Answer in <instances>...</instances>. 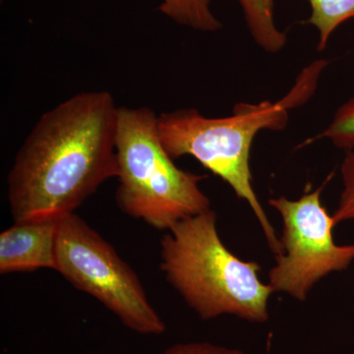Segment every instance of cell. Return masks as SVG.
I'll use <instances>...</instances> for the list:
<instances>
[{"mask_svg": "<svg viewBox=\"0 0 354 354\" xmlns=\"http://www.w3.org/2000/svg\"><path fill=\"white\" fill-rule=\"evenodd\" d=\"M118 106L106 91L58 104L32 128L7 177L14 221L75 212L118 176Z\"/></svg>", "mask_w": 354, "mask_h": 354, "instance_id": "cell-1", "label": "cell"}, {"mask_svg": "<svg viewBox=\"0 0 354 354\" xmlns=\"http://www.w3.org/2000/svg\"><path fill=\"white\" fill-rule=\"evenodd\" d=\"M327 65L326 60H317L302 70L290 92L279 101L239 102L227 118H207L195 109H176L158 116V136L169 157L174 160L191 156L227 183L250 206L276 256L281 255L283 248L254 191L251 146L262 130L279 131L288 127L290 111L309 101Z\"/></svg>", "mask_w": 354, "mask_h": 354, "instance_id": "cell-2", "label": "cell"}, {"mask_svg": "<svg viewBox=\"0 0 354 354\" xmlns=\"http://www.w3.org/2000/svg\"><path fill=\"white\" fill-rule=\"evenodd\" d=\"M160 270L202 320L223 315L250 323L269 320L271 286L259 279L257 262H246L228 250L212 209L179 221L165 234Z\"/></svg>", "mask_w": 354, "mask_h": 354, "instance_id": "cell-3", "label": "cell"}, {"mask_svg": "<svg viewBox=\"0 0 354 354\" xmlns=\"http://www.w3.org/2000/svg\"><path fill=\"white\" fill-rule=\"evenodd\" d=\"M118 208L151 227L169 232L211 209L200 188L206 176L177 167L160 143L152 109L118 106L115 139Z\"/></svg>", "mask_w": 354, "mask_h": 354, "instance_id": "cell-4", "label": "cell"}, {"mask_svg": "<svg viewBox=\"0 0 354 354\" xmlns=\"http://www.w3.org/2000/svg\"><path fill=\"white\" fill-rule=\"evenodd\" d=\"M55 271L101 302L127 329L147 335L165 332L136 272L75 212L60 218Z\"/></svg>", "mask_w": 354, "mask_h": 354, "instance_id": "cell-5", "label": "cell"}, {"mask_svg": "<svg viewBox=\"0 0 354 354\" xmlns=\"http://www.w3.org/2000/svg\"><path fill=\"white\" fill-rule=\"evenodd\" d=\"M322 191L321 186L295 201L285 196L269 200L283 220V253L276 256L268 283L274 292L297 301H305L320 279L348 269L354 261V244L337 245L333 239L335 223L321 201Z\"/></svg>", "mask_w": 354, "mask_h": 354, "instance_id": "cell-6", "label": "cell"}, {"mask_svg": "<svg viewBox=\"0 0 354 354\" xmlns=\"http://www.w3.org/2000/svg\"><path fill=\"white\" fill-rule=\"evenodd\" d=\"M62 216L14 221L0 234V274L57 267V243Z\"/></svg>", "mask_w": 354, "mask_h": 354, "instance_id": "cell-7", "label": "cell"}, {"mask_svg": "<svg viewBox=\"0 0 354 354\" xmlns=\"http://www.w3.org/2000/svg\"><path fill=\"white\" fill-rule=\"evenodd\" d=\"M247 27L262 50L277 53L285 48L288 38L274 20L277 0H239Z\"/></svg>", "mask_w": 354, "mask_h": 354, "instance_id": "cell-8", "label": "cell"}, {"mask_svg": "<svg viewBox=\"0 0 354 354\" xmlns=\"http://www.w3.org/2000/svg\"><path fill=\"white\" fill-rule=\"evenodd\" d=\"M213 0H162L160 10L177 24L202 32L218 31L223 25L214 15Z\"/></svg>", "mask_w": 354, "mask_h": 354, "instance_id": "cell-9", "label": "cell"}, {"mask_svg": "<svg viewBox=\"0 0 354 354\" xmlns=\"http://www.w3.org/2000/svg\"><path fill=\"white\" fill-rule=\"evenodd\" d=\"M311 6L309 24L319 32L317 50L327 48L333 32L349 19H354V0H308Z\"/></svg>", "mask_w": 354, "mask_h": 354, "instance_id": "cell-10", "label": "cell"}, {"mask_svg": "<svg viewBox=\"0 0 354 354\" xmlns=\"http://www.w3.org/2000/svg\"><path fill=\"white\" fill-rule=\"evenodd\" d=\"M320 137H327L337 148L354 149V97L337 109L332 122Z\"/></svg>", "mask_w": 354, "mask_h": 354, "instance_id": "cell-11", "label": "cell"}, {"mask_svg": "<svg viewBox=\"0 0 354 354\" xmlns=\"http://www.w3.org/2000/svg\"><path fill=\"white\" fill-rule=\"evenodd\" d=\"M342 191L339 204L333 214L335 225L354 221V151H346L341 165Z\"/></svg>", "mask_w": 354, "mask_h": 354, "instance_id": "cell-12", "label": "cell"}, {"mask_svg": "<svg viewBox=\"0 0 354 354\" xmlns=\"http://www.w3.org/2000/svg\"><path fill=\"white\" fill-rule=\"evenodd\" d=\"M162 354H245L239 348L218 346L207 342L176 344L165 349Z\"/></svg>", "mask_w": 354, "mask_h": 354, "instance_id": "cell-13", "label": "cell"}]
</instances>
